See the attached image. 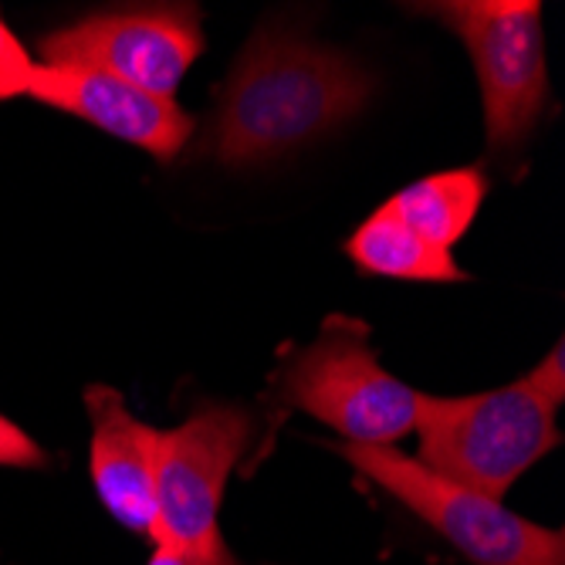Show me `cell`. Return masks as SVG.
I'll return each instance as SVG.
<instances>
[{
    "mask_svg": "<svg viewBox=\"0 0 565 565\" xmlns=\"http://www.w3.org/2000/svg\"><path fill=\"white\" fill-rule=\"evenodd\" d=\"M376 78L339 51L285 31H258L214 95L200 157L244 170L319 142L363 113Z\"/></svg>",
    "mask_w": 565,
    "mask_h": 565,
    "instance_id": "6da1fadb",
    "label": "cell"
},
{
    "mask_svg": "<svg viewBox=\"0 0 565 565\" xmlns=\"http://www.w3.org/2000/svg\"><path fill=\"white\" fill-rule=\"evenodd\" d=\"M565 399V345L555 342L542 363L508 386L475 396L417 393V460L488 498H504L529 468L562 444L558 406Z\"/></svg>",
    "mask_w": 565,
    "mask_h": 565,
    "instance_id": "7a4b0ae2",
    "label": "cell"
},
{
    "mask_svg": "<svg viewBox=\"0 0 565 565\" xmlns=\"http://www.w3.org/2000/svg\"><path fill=\"white\" fill-rule=\"evenodd\" d=\"M275 393L355 447H396L417 424V390L383 370L355 322H329L312 345L298 349Z\"/></svg>",
    "mask_w": 565,
    "mask_h": 565,
    "instance_id": "3957f363",
    "label": "cell"
},
{
    "mask_svg": "<svg viewBox=\"0 0 565 565\" xmlns=\"http://www.w3.org/2000/svg\"><path fill=\"white\" fill-rule=\"evenodd\" d=\"M366 481L390 491L471 565H565L562 529L535 525L498 498L460 488L396 447H335Z\"/></svg>",
    "mask_w": 565,
    "mask_h": 565,
    "instance_id": "277c9868",
    "label": "cell"
},
{
    "mask_svg": "<svg viewBox=\"0 0 565 565\" xmlns=\"http://www.w3.org/2000/svg\"><path fill=\"white\" fill-rule=\"evenodd\" d=\"M450 28L478 72L491 152H519L548 109L542 4L535 0H444L417 8Z\"/></svg>",
    "mask_w": 565,
    "mask_h": 565,
    "instance_id": "5b68a950",
    "label": "cell"
},
{
    "mask_svg": "<svg viewBox=\"0 0 565 565\" xmlns=\"http://www.w3.org/2000/svg\"><path fill=\"white\" fill-rule=\"evenodd\" d=\"M203 24L193 4H136L85 14L41 38L44 65L106 72L142 92L173 98L203 55Z\"/></svg>",
    "mask_w": 565,
    "mask_h": 565,
    "instance_id": "8992f818",
    "label": "cell"
},
{
    "mask_svg": "<svg viewBox=\"0 0 565 565\" xmlns=\"http://www.w3.org/2000/svg\"><path fill=\"white\" fill-rule=\"evenodd\" d=\"M254 437V417L231 403H207L160 430L157 460V539L180 548H217L221 504L234 468Z\"/></svg>",
    "mask_w": 565,
    "mask_h": 565,
    "instance_id": "52a82bcc",
    "label": "cell"
},
{
    "mask_svg": "<svg viewBox=\"0 0 565 565\" xmlns=\"http://www.w3.org/2000/svg\"><path fill=\"white\" fill-rule=\"evenodd\" d=\"M28 98L109 132L160 163H173L193 136V119L177 106V98L78 65H41Z\"/></svg>",
    "mask_w": 565,
    "mask_h": 565,
    "instance_id": "ba28073f",
    "label": "cell"
},
{
    "mask_svg": "<svg viewBox=\"0 0 565 565\" xmlns=\"http://www.w3.org/2000/svg\"><path fill=\"white\" fill-rule=\"evenodd\" d=\"M85 409L92 417L88 468L102 508L122 529L157 539L160 430L132 417L113 386H88Z\"/></svg>",
    "mask_w": 565,
    "mask_h": 565,
    "instance_id": "9c48e42d",
    "label": "cell"
},
{
    "mask_svg": "<svg viewBox=\"0 0 565 565\" xmlns=\"http://www.w3.org/2000/svg\"><path fill=\"white\" fill-rule=\"evenodd\" d=\"M349 262L370 278L393 281H427V285H454L471 275L454 262V254L424 241L414 227H406L386 203L363 221L345 241Z\"/></svg>",
    "mask_w": 565,
    "mask_h": 565,
    "instance_id": "30bf717a",
    "label": "cell"
},
{
    "mask_svg": "<svg viewBox=\"0 0 565 565\" xmlns=\"http://www.w3.org/2000/svg\"><path fill=\"white\" fill-rule=\"evenodd\" d=\"M484 196H488L484 170L457 167L403 186L396 196L386 200V207L406 227H414L424 241L454 250V244L471 231Z\"/></svg>",
    "mask_w": 565,
    "mask_h": 565,
    "instance_id": "8fae6325",
    "label": "cell"
},
{
    "mask_svg": "<svg viewBox=\"0 0 565 565\" xmlns=\"http://www.w3.org/2000/svg\"><path fill=\"white\" fill-rule=\"evenodd\" d=\"M38 68L41 65L31 58V51L21 44V38L0 21V102L31 95Z\"/></svg>",
    "mask_w": 565,
    "mask_h": 565,
    "instance_id": "7c38bea8",
    "label": "cell"
},
{
    "mask_svg": "<svg viewBox=\"0 0 565 565\" xmlns=\"http://www.w3.org/2000/svg\"><path fill=\"white\" fill-rule=\"evenodd\" d=\"M51 460L47 454L41 450V444L34 437H28L14 420H8L4 414H0V468H47Z\"/></svg>",
    "mask_w": 565,
    "mask_h": 565,
    "instance_id": "4fadbf2b",
    "label": "cell"
},
{
    "mask_svg": "<svg viewBox=\"0 0 565 565\" xmlns=\"http://www.w3.org/2000/svg\"><path fill=\"white\" fill-rule=\"evenodd\" d=\"M146 565H241V562L227 548V542L217 548H180V545L157 542V552L149 555Z\"/></svg>",
    "mask_w": 565,
    "mask_h": 565,
    "instance_id": "5bb4252c",
    "label": "cell"
}]
</instances>
